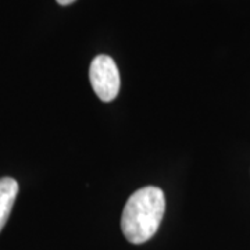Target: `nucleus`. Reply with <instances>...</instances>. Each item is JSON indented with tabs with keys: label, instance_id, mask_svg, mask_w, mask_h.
Segmentation results:
<instances>
[{
	"label": "nucleus",
	"instance_id": "f257e3e1",
	"mask_svg": "<svg viewBox=\"0 0 250 250\" xmlns=\"http://www.w3.org/2000/svg\"><path fill=\"white\" fill-rule=\"evenodd\" d=\"M166 210V199L160 188L138 189L125 203L121 215V229L125 239L141 245L152 239L160 227Z\"/></svg>",
	"mask_w": 250,
	"mask_h": 250
},
{
	"label": "nucleus",
	"instance_id": "f03ea898",
	"mask_svg": "<svg viewBox=\"0 0 250 250\" xmlns=\"http://www.w3.org/2000/svg\"><path fill=\"white\" fill-rule=\"evenodd\" d=\"M89 78L90 85L100 100L111 102L117 98L120 92V72L110 56L100 54L92 60Z\"/></svg>",
	"mask_w": 250,
	"mask_h": 250
},
{
	"label": "nucleus",
	"instance_id": "7ed1b4c3",
	"mask_svg": "<svg viewBox=\"0 0 250 250\" xmlns=\"http://www.w3.org/2000/svg\"><path fill=\"white\" fill-rule=\"evenodd\" d=\"M17 195L18 184L16 179L9 177L0 178V232L9 220Z\"/></svg>",
	"mask_w": 250,
	"mask_h": 250
},
{
	"label": "nucleus",
	"instance_id": "20e7f679",
	"mask_svg": "<svg viewBox=\"0 0 250 250\" xmlns=\"http://www.w3.org/2000/svg\"><path fill=\"white\" fill-rule=\"evenodd\" d=\"M59 4H62V6H68V4H72L74 1H77V0H56Z\"/></svg>",
	"mask_w": 250,
	"mask_h": 250
}]
</instances>
